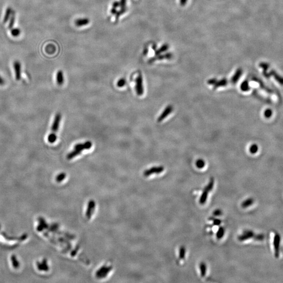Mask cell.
Instances as JSON below:
<instances>
[{
    "instance_id": "6da1fadb",
    "label": "cell",
    "mask_w": 283,
    "mask_h": 283,
    "mask_svg": "<svg viewBox=\"0 0 283 283\" xmlns=\"http://www.w3.org/2000/svg\"><path fill=\"white\" fill-rule=\"evenodd\" d=\"M135 81H136L135 89H136L137 94L139 96H142L144 94V86L143 78L141 74L138 75Z\"/></svg>"
},
{
    "instance_id": "7a4b0ae2",
    "label": "cell",
    "mask_w": 283,
    "mask_h": 283,
    "mask_svg": "<svg viewBox=\"0 0 283 283\" xmlns=\"http://www.w3.org/2000/svg\"><path fill=\"white\" fill-rule=\"evenodd\" d=\"M263 75L266 78H269L270 76H273L274 78L279 84L283 86V77L279 75L274 70H270V72H267V71H263Z\"/></svg>"
},
{
    "instance_id": "3957f363",
    "label": "cell",
    "mask_w": 283,
    "mask_h": 283,
    "mask_svg": "<svg viewBox=\"0 0 283 283\" xmlns=\"http://www.w3.org/2000/svg\"><path fill=\"white\" fill-rule=\"evenodd\" d=\"M164 171V167L163 166H157V167H153L149 169H146L144 172V175L145 177H148L150 175H152L153 174H160Z\"/></svg>"
},
{
    "instance_id": "277c9868",
    "label": "cell",
    "mask_w": 283,
    "mask_h": 283,
    "mask_svg": "<svg viewBox=\"0 0 283 283\" xmlns=\"http://www.w3.org/2000/svg\"><path fill=\"white\" fill-rule=\"evenodd\" d=\"M174 110V107L171 105H168L166 108L164 109V110L163 111L161 114L157 119V122H161L163 121L166 118H167L169 114L173 112Z\"/></svg>"
},
{
    "instance_id": "5b68a950",
    "label": "cell",
    "mask_w": 283,
    "mask_h": 283,
    "mask_svg": "<svg viewBox=\"0 0 283 283\" xmlns=\"http://www.w3.org/2000/svg\"><path fill=\"white\" fill-rule=\"evenodd\" d=\"M61 115L60 113L56 114L55 117L53 119V123L52 126V132L56 133L59 129V125L61 123Z\"/></svg>"
},
{
    "instance_id": "8992f818",
    "label": "cell",
    "mask_w": 283,
    "mask_h": 283,
    "mask_svg": "<svg viewBox=\"0 0 283 283\" xmlns=\"http://www.w3.org/2000/svg\"><path fill=\"white\" fill-rule=\"evenodd\" d=\"M13 65L15 72V79L17 81H19L21 78V64L19 61H15Z\"/></svg>"
},
{
    "instance_id": "52a82bcc",
    "label": "cell",
    "mask_w": 283,
    "mask_h": 283,
    "mask_svg": "<svg viewBox=\"0 0 283 283\" xmlns=\"http://www.w3.org/2000/svg\"><path fill=\"white\" fill-rule=\"evenodd\" d=\"M92 144L90 141L86 142L84 143H79L76 144L74 146V149H77L83 151L84 149H89L91 148Z\"/></svg>"
},
{
    "instance_id": "ba28073f",
    "label": "cell",
    "mask_w": 283,
    "mask_h": 283,
    "mask_svg": "<svg viewBox=\"0 0 283 283\" xmlns=\"http://www.w3.org/2000/svg\"><path fill=\"white\" fill-rule=\"evenodd\" d=\"M95 208V202L94 200H90L89 202L88 206L86 210V216L88 219H90L93 214Z\"/></svg>"
},
{
    "instance_id": "9c48e42d",
    "label": "cell",
    "mask_w": 283,
    "mask_h": 283,
    "mask_svg": "<svg viewBox=\"0 0 283 283\" xmlns=\"http://www.w3.org/2000/svg\"><path fill=\"white\" fill-rule=\"evenodd\" d=\"M37 266L39 270L41 271H48L49 270L47 261L46 259H43L42 263H39L38 262L37 263Z\"/></svg>"
},
{
    "instance_id": "30bf717a",
    "label": "cell",
    "mask_w": 283,
    "mask_h": 283,
    "mask_svg": "<svg viewBox=\"0 0 283 283\" xmlns=\"http://www.w3.org/2000/svg\"><path fill=\"white\" fill-rule=\"evenodd\" d=\"M90 22V20L87 18H82V19H78L75 21V24L76 26L78 27H81V26H85L86 25Z\"/></svg>"
},
{
    "instance_id": "8fae6325",
    "label": "cell",
    "mask_w": 283,
    "mask_h": 283,
    "mask_svg": "<svg viewBox=\"0 0 283 283\" xmlns=\"http://www.w3.org/2000/svg\"><path fill=\"white\" fill-rule=\"evenodd\" d=\"M242 74V70L241 69H238L237 70L235 74L232 77L231 80L232 83V84H235L236 83H237L240 77H241Z\"/></svg>"
},
{
    "instance_id": "7c38bea8",
    "label": "cell",
    "mask_w": 283,
    "mask_h": 283,
    "mask_svg": "<svg viewBox=\"0 0 283 283\" xmlns=\"http://www.w3.org/2000/svg\"><path fill=\"white\" fill-rule=\"evenodd\" d=\"M228 80L226 78L221 79L220 80L217 81L215 85H213V89H217L220 87L226 86L228 85Z\"/></svg>"
},
{
    "instance_id": "4fadbf2b",
    "label": "cell",
    "mask_w": 283,
    "mask_h": 283,
    "mask_svg": "<svg viewBox=\"0 0 283 283\" xmlns=\"http://www.w3.org/2000/svg\"><path fill=\"white\" fill-rule=\"evenodd\" d=\"M56 81H57V84L59 86H61L64 83V74L62 71L59 70L57 72V75H56Z\"/></svg>"
},
{
    "instance_id": "5bb4252c",
    "label": "cell",
    "mask_w": 283,
    "mask_h": 283,
    "mask_svg": "<svg viewBox=\"0 0 283 283\" xmlns=\"http://www.w3.org/2000/svg\"><path fill=\"white\" fill-rule=\"evenodd\" d=\"M81 152L82 151L79 150V149H74V151H72L67 155V158L68 160H72V158H74L75 157L77 156L78 155L80 154Z\"/></svg>"
},
{
    "instance_id": "9a60e30c",
    "label": "cell",
    "mask_w": 283,
    "mask_h": 283,
    "mask_svg": "<svg viewBox=\"0 0 283 283\" xmlns=\"http://www.w3.org/2000/svg\"><path fill=\"white\" fill-rule=\"evenodd\" d=\"M12 12H13V10L11 7H8L7 8V9L6 10V13H5V15H4L3 21V23H6L8 22L9 20V17L11 16Z\"/></svg>"
},
{
    "instance_id": "2e32d148",
    "label": "cell",
    "mask_w": 283,
    "mask_h": 283,
    "mask_svg": "<svg viewBox=\"0 0 283 283\" xmlns=\"http://www.w3.org/2000/svg\"><path fill=\"white\" fill-rule=\"evenodd\" d=\"M208 191H206L205 190H204L202 194L201 195L200 198L199 199V203L201 204H204L207 201L208 196Z\"/></svg>"
},
{
    "instance_id": "e0dca14e",
    "label": "cell",
    "mask_w": 283,
    "mask_h": 283,
    "mask_svg": "<svg viewBox=\"0 0 283 283\" xmlns=\"http://www.w3.org/2000/svg\"><path fill=\"white\" fill-rule=\"evenodd\" d=\"M199 268L200 270L201 276L202 277H204L207 273V266L204 262H201L199 265Z\"/></svg>"
},
{
    "instance_id": "ac0fdd59",
    "label": "cell",
    "mask_w": 283,
    "mask_h": 283,
    "mask_svg": "<svg viewBox=\"0 0 283 283\" xmlns=\"http://www.w3.org/2000/svg\"><path fill=\"white\" fill-rule=\"evenodd\" d=\"M241 89L242 91L246 92L248 91L250 89V86L248 80H245L243 81L241 85Z\"/></svg>"
},
{
    "instance_id": "d6986e66",
    "label": "cell",
    "mask_w": 283,
    "mask_h": 283,
    "mask_svg": "<svg viewBox=\"0 0 283 283\" xmlns=\"http://www.w3.org/2000/svg\"><path fill=\"white\" fill-rule=\"evenodd\" d=\"M214 185H215V179H213V178H211L210 179L209 182L208 183V185L206 186L204 190L209 192L213 189Z\"/></svg>"
},
{
    "instance_id": "ffe728a7",
    "label": "cell",
    "mask_w": 283,
    "mask_h": 283,
    "mask_svg": "<svg viewBox=\"0 0 283 283\" xmlns=\"http://www.w3.org/2000/svg\"><path fill=\"white\" fill-rule=\"evenodd\" d=\"M224 233H225V229H224V228H223V226H221V227L219 228V229H218V231H217V234H216L217 239H219V240L222 239L223 237L224 236Z\"/></svg>"
},
{
    "instance_id": "44dd1931",
    "label": "cell",
    "mask_w": 283,
    "mask_h": 283,
    "mask_svg": "<svg viewBox=\"0 0 283 283\" xmlns=\"http://www.w3.org/2000/svg\"><path fill=\"white\" fill-rule=\"evenodd\" d=\"M15 13L14 11H13L11 16V19L9 20V26H8V28H9V30H11L13 28V26L14 25V23H15Z\"/></svg>"
},
{
    "instance_id": "7402d4cb",
    "label": "cell",
    "mask_w": 283,
    "mask_h": 283,
    "mask_svg": "<svg viewBox=\"0 0 283 283\" xmlns=\"http://www.w3.org/2000/svg\"><path fill=\"white\" fill-rule=\"evenodd\" d=\"M11 259L12 263L14 268H19V267H20V263H19V261L17 259V257L14 255H13L11 256Z\"/></svg>"
},
{
    "instance_id": "603a6c76",
    "label": "cell",
    "mask_w": 283,
    "mask_h": 283,
    "mask_svg": "<svg viewBox=\"0 0 283 283\" xmlns=\"http://www.w3.org/2000/svg\"><path fill=\"white\" fill-rule=\"evenodd\" d=\"M112 266L107 267L105 268V270H103V272L97 277V278H103L107 276V274H108V272H110V270H112Z\"/></svg>"
},
{
    "instance_id": "cb8c5ba5",
    "label": "cell",
    "mask_w": 283,
    "mask_h": 283,
    "mask_svg": "<svg viewBox=\"0 0 283 283\" xmlns=\"http://www.w3.org/2000/svg\"><path fill=\"white\" fill-rule=\"evenodd\" d=\"M56 140H57V135L56 133L52 132L50 133L48 136V141L50 142V143L53 144L55 143Z\"/></svg>"
},
{
    "instance_id": "d4e9b609",
    "label": "cell",
    "mask_w": 283,
    "mask_h": 283,
    "mask_svg": "<svg viewBox=\"0 0 283 283\" xmlns=\"http://www.w3.org/2000/svg\"><path fill=\"white\" fill-rule=\"evenodd\" d=\"M186 248L184 246H181L179 251V257L180 259H184L186 255Z\"/></svg>"
},
{
    "instance_id": "484cf974",
    "label": "cell",
    "mask_w": 283,
    "mask_h": 283,
    "mask_svg": "<svg viewBox=\"0 0 283 283\" xmlns=\"http://www.w3.org/2000/svg\"><path fill=\"white\" fill-rule=\"evenodd\" d=\"M205 165H206V163L202 159H199L196 162V166L199 169L203 168L205 166Z\"/></svg>"
},
{
    "instance_id": "4316f807",
    "label": "cell",
    "mask_w": 283,
    "mask_h": 283,
    "mask_svg": "<svg viewBox=\"0 0 283 283\" xmlns=\"http://www.w3.org/2000/svg\"><path fill=\"white\" fill-rule=\"evenodd\" d=\"M39 224L41 225V226L44 228V229H48L49 226H48V224L46 223V221H45L44 218H39Z\"/></svg>"
},
{
    "instance_id": "83f0119b",
    "label": "cell",
    "mask_w": 283,
    "mask_h": 283,
    "mask_svg": "<svg viewBox=\"0 0 283 283\" xmlns=\"http://www.w3.org/2000/svg\"><path fill=\"white\" fill-rule=\"evenodd\" d=\"M11 34L13 37H17L20 34V31L18 28H12L11 30Z\"/></svg>"
},
{
    "instance_id": "f1b7e54d",
    "label": "cell",
    "mask_w": 283,
    "mask_h": 283,
    "mask_svg": "<svg viewBox=\"0 0 283 283\" xmlns=\"http://www.w3.org/2000/svg\"><path fill=\"white\" fill-rule=\"evenodd\" d=\"M66 176V175L65 173H61V174H59V175H57V176L56 177V181H57V182H61L65 178Z\"/></svg>"
},
{
    "instance_id": "f546056e",
    "label": "cell",
    "mask_w": 283,
    "mask_h": 283,
    "mask_svg": "<svg viewBox=\"0 0 283 283\" xmlns=\"http://www.w3.org/2000/svg\"><path fill=\"white\" fill-rule=\"evenodd\" d=\"M258 149H259L258 146L255 144H254L250 146V152L252 154H255L258 151Z\"/></svg>"
},
{
    "instance_id": "4dcf8cb0",
    "label": "cell",
    "mask_w": 283,
    "mask_h": 283,
    "mask_svg": "<svg viewBox=\"0 0 283 283\" xmlns=\"http://www.w3.org/2000/svg\"><path fill=\"white\" fill-rule=\"evenodd\" d=\"M251 235H252L251 233H245L244 234H243L239 237V240L240 241H243L246 239H248V237H250Z\"/></svg>"
},
{
    "instance_id": "1f68e13d",
    "label": "cell",
    "mask_w": 283,
    "mask_h": 283,
    "mask_svg": "<svg viewBox=\"0 0 283 283\" xmlns=\"http://www.w3.org/2000/svg\"><path fill=\"white\" fill-rule=\"evenodd\" d=\"M272 111L270 109V108H268V109H266V110L265 111L264 113V116L266 118H270V117H271L272 116Z\"/></svg>"
},
{
    "instance_id": "d6a6232c",
    "label": "cell",
    "mask_w": 283,
    "mask_h": 283,
    "mask_svg": "<svg viewBox=\"0 0 283 283\" xmlns=\"http://www.w3.org/2000/svg\"><path fill=\"white\" fill-rule=\"evenodd\" d=\"M125 84H126V80L124 78H122L118 81L117 86L119 87H123L125 86Z\"/></svg>"
},
{
    "instance_id": "836d02e7",
    "label": "cell",
    "mask_w": 283,
    "mask_h": 283,
    "mask_svg": "<svg viewBox=\"0 0 283 283\" xmlns=\"http://www.w3.org/2000/svg\"><path fill=\"white\" fill-rule=\"evenodd\" d=\"M252 200L251 199H248L246 201H245L242 204V207L243 208H245L246 207L249 206L252 204Z\"/></svg>"
},
{
    "instance_id": "e575fe53",
    "label": "cell",
    "mask_w": 283,
    "mask_h": 283,
    "mask_svg": "<svg viewBox=\"0 0 283 283\" xmlns=\"http://www.w3.org/2000/svg\"><path fill=\"white\" fill-rule=\"evenodd\" d=\"M58 224H53L50 228H48V229H49L50 231L53 232L55 231L56 230L58 229Z\"/></svg>"
},
{
    "instance_id": "d590c367",
    "label": "cell",
    "mask_w": 283,
    "mask_h": 283,
    "mask_svg": "<svg viewBox=\"0 0 283 283\" xmlns=\"http://www.w3.org/2000/svg\"><path fill=\"white\" fill-rule=\"evenodd\" d=\"M222 211L219 209L215 210L213 212V215L215 216H220V215H222Z\"/></svg>"
},
{
    "instance_id": "8d00e7d4",
    "label": "cell",
    "mask_w": 283,
    "mask_h": 283,
    "mask_svg": "<svg viewBox=\"0 0 283 283\" xmlns=\"http://www.w3.org/2000/svg\"><path fill=\"white\" fill-rule=\"evenodd\" d=\"M106 267H107L106 266H105V265H104V266L102 267L101 268H100L99 270H97V272H96V276L97 277L103 272V270H105V268H106Z\"/></svg>"
},
{
    "instance_id": "74e56055",
    "label": "cell",
    "mask_w": 283,
    "mask_h": 283,
    "mask_svg": "<svg viewBox=\"0 0 283 283\" xmlns=\"http://www.w3.org/2000/svg\"><path fill=\"white\" fill-rule=\"evenodd\" d=\"M213 221V224L215 225V226H218L219 225H220L221 223V221L219 219H214L212 220Z\"/></svg>"
},
{
    "instance_id": "f35d334b",
    "label": "cell",
    "mask_w": 283,
    "mask_h": 283,
    "mask_svg": "<svg viewBox=\"0 0 283 283\" xmlns=\"http://www.w3.org/2000/svg\"><path fill=\"white\" fill-rule=\"evenodd\" d=\"M217 81V79L215 78H212L210 79L208 81V84L210 85H214Z\"/></svg>"
},
{
    "instance_id": "ab89813d",
    "label": "cell",
    "mask_w": 283,
    "mask_h": 283,
    "mask_svg": "<svg viewBox=\"0 0 283 283\" xmlns=\"http://www.w3.org/2000/svg\"><path fill=\"white\" fill-rule=\"evenodd\" d=\"M27 237H28V235H27L26 234H24L22 237H20V239H20V241H24L25 239H26Z\"/></svg>"
},
{
    "instance_id": "60d3db41",
    "label": "cell",
    "mask_w": 283,
    "mask_h": 283,
    "mask_svg": "<svg viewBox=\"0 0 283 283\" xmlns=\"http://www.w3.org/2000/svg\"><path fill=\"white\" fill-rule=\"evenodd\" d=\"M113 8H115L116 9V8H118V6H119V2H114L113 3Z\"/></svg>"
},
{
    "instance_id": "b9f144b4",
    "label": "cell",
    "mask_w": 283,
    "mask_h": 283,
    "mask_svg": "<svg viewBox=\"0 0 283 283\" xmlns=\"http://www.w3.org/2000/svg\"><path fill=\"white\" fill-rule=\"evenodd\" d=\"M44 229V228H43V227H42V226L41 225H40V224H39V226H37V230H38L39 231H43Z\"/></svg>"
},
{
    "instance_id": "7bdbcfd3",
    "label": "cell",
    "mask_w": 283,
    "mask_h": 283,
    "mask_svg": "<svg viewBox=\"0 0 283 283\" xmlns=\"http://www.w3.org/2000/svg\"><path fill=\"white\" fill-rule=\"evenodd\" d=\"M4 84V81L2 77L0 75V85H3Z\"/></svg>"
},
{
    "instance_id": "ee69618b",
    "label": "cell",
    "mask_w": 283,
    "mask_h": 283,
    "mask_svg": "<svg viewBox=\"0 0 283 283\" xmlns=\"http://www.w3.org/2000/svg\"><path fill=\"white\" fill-rule=\"evenodd\" d=\"M111 12L112 14H116V13L117 11L116 10V9H115V8H112V9H111Z\"/></svg>"
},
{
    "instance_id": "f6af8a7d",
    "label": "cell",
    "mask_w": 283,
    "mask_h": 283,
    "mask_svg": "<svg viewBox=\"0 0 283 283\" xmlns=\"http://www.w3.org/2000/svg\"><path fill=\"white\" fill-rule=\"evenodd\" d=\"M77 251H78V248L77 249H75V250H74V251H72V254H71V255H72V256L75 255V254H76V253H77Z\"/></svg>"
},
{
    "instance_id": "bcb514c9",
    "label": "cell",
    "mask_w": 283,
    "mask_h": 283,
    "mask_svg": "<svg viewBox=\"0 0 283 283\" xmlns=\"http://www.w3.org/2000/svg\"><path fill=\"white\" fill-rule=\"evenodd\" d=\"M0 228H1V226H0Z\"/></svg>"
}]
</instances>
